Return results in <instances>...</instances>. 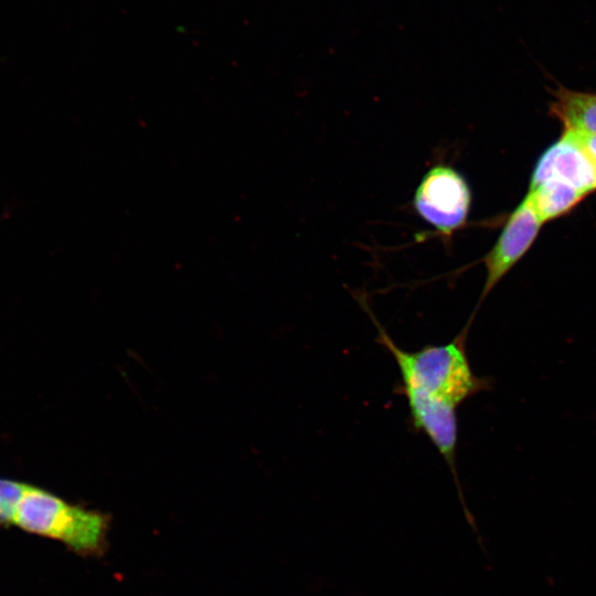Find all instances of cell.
<instances>
[{"instance_id": "1", "label": "cell", "mask_w": 596, "mask_h": 596, "mask_svg": "<svg viewBox=\"0 0 596 596\" xmlns=\"http://www.w3.org/2000/svg\"><path fill=\"white\" fill-rule=\"evenodd\" d=\"M376 328L375 341L390 352L401 375L398 392L409 404H433L458 408L473 395L491 389V380L478 376L469 362L468 328L450 342L427 344L408 351L398 347L381 326L366 302H360Z\"/></svg>"}, {"instance_id": "2", "label": "cell", "mask_w": 596, "mask_h": 596, "mask_svg": "<svg viewBox=\"0 0 596 596\" xmlns=\"http://www.w3.org/2000/svg\"><path fill=\"white\" fill-rule=\"evenodd\" d=\"M109 524L108 514L70 503L31 483H26L12 520L13 526L63 543L81 556L104 554Z\"/></svg>"}, {"instance_id": "3", "label": "cell", "mask_w": 596, "mask_h": 596, "mask_svg": "<svg viewBox=\"0 0 596 596\" xmlns=\"http://www.w3.org/2000/svg\"><path fill=\"white\" fill-rule=\"evenodd\" d=\"M472 192L466 177L447 163L433 164L422 177L412 199L417 215L449 243L469 217Z\"/></svg>"}, {"instance_id": "4", "label": "cell", "mask_w": 596, "mask_h": 596, "mask_svg": "<svg viewBox=\"0 0 596 596\" xmlns=\"http://www.w3.org/2000/svg\"><path fill=\"white\" fill-rule=\"evenodd\" d=\"M543 224L526 196L509 214L494 244L481 258L486 269L485 283L467 328L488 295L532 247Z\"/></svg>"}, {"instance_id": "5", "label": "cell", "mask_w": 596, "mask_h": 596, "mask_svg": "<svg viewBox=\"0 0 596 596\" xmlns=\"http://www.w3.org/2000/svg\"><path fill=\"white\" fill-rule=\"evenodd\" d=\"M544 181L568 184L586 196L596 191V163L576 134L563 131L541 153L529 188Z\"/></svg>"}, {"instance_id": "6", "label": "cell", "mask_w": 596, "mask_h": 596, "mask_svg": "<svg viewBox=\"0 0 596 596\" xmlns=\"http://www.w3.org/2000/svg\"><path fill=\"white\" fill-rule=\"evenodd\" d=\"M550 115L557 119L563 131L596 137V93L567 88L561 84L551 89Z\"/></svg>"}, {"instance_id": "7", "label": "cell", "mask_w": 596, "mask_h": 596, "mask_svg": "<svg viewBox=\"0 0 596 596\" xmlns=\"http://www.w3.org/2000/svg\"><path fill=\"white\" fill-rule=\"evenodd\" d=\"M525 196L543 223L567 215L586 198L577 189L556 181L531 187Z\"/></svg>"}, {"instance_id": "8", "label": "cell", "mask_w": 596, "mask_h": 596, "mask_svg": "<svg viewBox=\"0 0 596 596\" xmlns=\"http://www.w3.org/2000/svg\"><path fill=\"white\" fill-rule=\"evenodd\" d=\"M577 136L581 138L583 145L585 146V148L596 163V137H584L579 135Z\"/></svg>"}]
</instances>
